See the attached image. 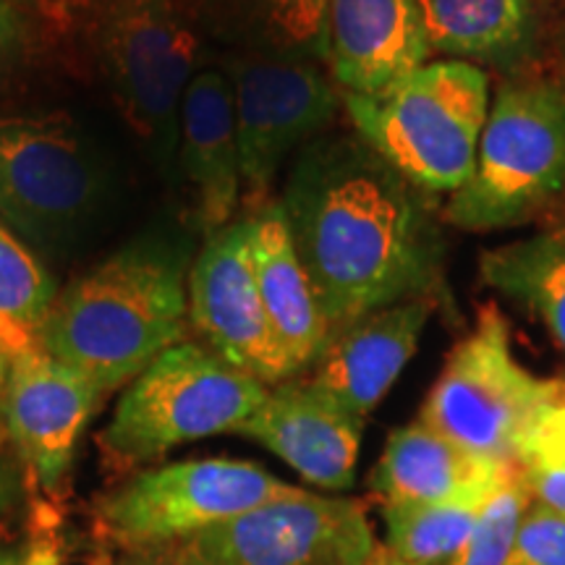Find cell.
Instances as JSON below:
<instances>
[{
	"label": "cell",
	"instance_id": "cell-1",
	"mask_svg": "<svg viewBox=\"0 0 565 565\" xmlns=\"http://www.w3.org/2000/svg\"><path fill=\"white\" fill-rule=\"evenodd\" d=\"M278 202L330 338L374 309L433 296L443 259L433 210L359 134L309 141Z\"/></svg>",
	"mask_w": 565,
	"mask_h": 565
},
{
	"label": "cell",
	"instance_id": "cell-2",
	"mask_svg": "<svg viewBox=\"0 0 565 565\" xmlns=\"http://www.w3.org/2000/svg\"><path fill=\"white\" fill-rule=\"evenodd\" d=\"M189 249L145 236L55 296L38 345L108 395L189 333Z\"/></svg>",
	"mask_w": 565,
	"mask_h": 565
},
{
	"label": "cell",
	"instance_id": "cell-3",
	"mask_svg": "<svg viewBox=\"0 0 565 565\" xmlns=\"http://www.w3.org/2000/svg\"><path fill=\"white\" fill-rule=\"evenodd\" d=\"M477 63L429 61L377 95H345L353 129L424 194H454L475 173L490 113Z\"/></svg>",
	"mask_w": 565,
	"mask_h": 565
},
{
	"label": "cell",
	"instance_id": "cell-4",
	"mask_svg": "<svg viewBox=\"0 0 565 565\" xmlns=\"http://www.w3.org/2000/svg\"><path fill=\"white\" fill-rule=\"evenodd\" d=\"M565 194V87L540 76L494 92L471 179L445 204L448 223L490 233L521 225Z\"/></svg>",
	"mask_w": 565,
	"mask_h": 565
},
{
	"label": "cell",
	"instance_id": "cell-5",
	"mask_svg": "<svg viewBox=\"0 0 565 565\" xmlns=\"http://www.w3.org/2000/svg\"><path fill=\"white\" fill-rule=\"evenodd\" d=\"M267 391L202 341L186 338L126 385L100 448L118 466L154 461L179 445L236 433L265 404Z\"/></svg>",
	"mask_w": 565,
	"mask_h": 565
},
{
	"label": "cell",
	"instance_id": "cell-6",
	"mask_svg": "<svg viewBox=\"0 0 565 565\" xmlns=\"http://www.w3.org/2000/svg\"><path fill=\"white\" fill-rule=\"evenodd\" d=\"M103 154L63 110L0 113V223L38 249L74 242L103 210Z\"/></svg>",
	"mask_w": 565,
	"mask_h": 565
},
{
	"label": "cell",
	"instance_id": "cell-7",
	"mask_svg": "<svg viewBox=\"0 0 565 565\" xmlns=\"http://www.w3.org/2000/svg\"><path fill=\"white\" fill-rule=\"evenodd\" d=\"M82 6L124 121L171 171L181 100L200 55L192 26L175 0H82Z\"/></svg>",
	"mask_w": 565,
	"mask_h": 565
},
{
	"label": "cell",
	"instance_id": "cell-8",
	"mask_svg": "<svg viewBox=\"0 0 565 565\" xmlns=\"http://www.w3.org/2000/svg\"><path fill=\"white\" fill-rule=\"evenodd\" d=\"M565 380L536 377L515 359L511 328L494 303L479 309L477 324L445 359L419 408V422L450 440L513 463L536 414L563 393Z\"/></svg>",
	"mask_w": 565,
	"mask_h": 565
},
{
	"label": "cell",
	"instance_id": "cell-9",
	"mask_svg": "<svg viewBox=\"0 0 565 565\" xmlns=\"http://www.w3.org/2000/svg\"><path fill=\"white\" fill-rule=\"evenodd\" d=\"M263 466L202 458L154 466L97 500L95 521L124 553L171 545L254 508L294 494Z\"/></svg>",
	"mask_w": 565,
	"mask_h": 565
},
{
	"label": "cell",
	"instance_id": "cell-10",
	"mask_svg": "<svg viewBox=\"0 0 565 565\" xmlns=\"http://www.w3.org/2000/svg\"><path fill=\"white\" fill-rule=\"evenodd\" d=\"M359 500L296 490L171 545L141 550L168 565H364L374 547Z\"/></svg>",
	"mask_w": 565,
	"mask_h": 565
},
{
	"label": "cell",
	"instance_id": "cell-11",
	"mask_svg": "<svg viewBox=\"0 0 565 565\" xmlns=\"http://www.w3.org/2000/svg\"><path fill=\"white\" fill-rule=\"evenodd\" d=\"M242 192L254 210L270 202L280 168L333 121L343 95L299 55H242L228 63Z\"/></svg>",
	"mask_w": 565,
	"mask_h": 565
},
{
	"label": "cell",
	"instance_id": "cell-12",
	"mask_svg": "<svg viewBox=\"0 0 565 565\" xmlns=\"http://www.w3.org/2000/svg\"><path fill=\"white\" fill-rule=\"evenodd\" d=\"M249 233L246 215L204 238L189 267V328L231 366L273 387L294 372L259 299Z\"/></svg>",
	"mask_w": 565,
	"mask_h": 565
},
{
	"label": "cell",
	"instance_id": "cell-13",
	"mask_svg": "<svg viewBox=\"0 0 565 565\" xmlns=\"http://www.w3.org/2000/svg\"><path fill=\"white\" fill-rule=\"evenodd\" d=\"M0 398L21 461L42 490H58L103 393L84 374L32 345L11 356Z\"/></svg>",
	"mask_w": 565,
	"mask_h": 565
},
{
	"label": "cell",
	"instance_id": "cell-14",
	"mask_svg": "<svg viewBox=\"0 0 565 565\" xmlns=\"http://www.w3.org/2000/svg\"><path fill=\"white\" fill-rule=\"evenodd\" d=\"M233 435L263 445L309 484L341 492L351 490L356 479L364 419L345 412L299 374L273 385L265 404Z\"/></svg>",
	"mask_w": 565,
	"mask_h": 565
},
{
	"label": "cell",
	"instance_id": "cell-15",
	"mask_svg": "<svg viewBox=\"0 0 565 565\" xmlns=\"http://www.w3.org/2000/svg\"><path fill=\"white\" fill-rule=\"evenodd\" d=\"M435 307V296H414L359 317L330 338L307 383L366 419L414 359Z\"/></svg>",
	"mask_w": 565,
	"mask_h": 565
},
{
	"label": "cell",
	"instance_id": "cell-16",
	"mask_svg": "<svg viewBox=\"0 0 565 565\" xmlns=\"http://www.w3.org/2000/svg\"><path fill=\"white\" fill-rule=\"evenodd\" d=\"M429 55L416 0H328V63L345 95H377Z\"/></svg>",
	"mask_w": 565,
	"mask_h": 565
},
{
	"label": "cell",
	"instance_id": "cell-17",
	"mask_svg": "<svg viewBox=\"0 0 565 565\" xmlns=\"http://www.w3.org/2000/svg\"><path fill=\"white\" fill-rule=\"evenodd\" d=\"M175 160L194 194L202 231L210 236L233 223L244 192L233 87L225 71L200 68L189 82L179 110Z\"/></svg>",
	"mask_w": 565,
	"mask_h": 565
},
{
	"label": "cell",
	"instance_id": "cell-18",
	"mask_svg": "<svg viewBox=\"0 0 565 565\" xmlns=\"http://www.w3.org/2000/svg\"><path fill=\"white\" fill-rule=\"evenodd\" d=\"M252 265L257 275L259 299H263L267 322L275 341L299 377L312 366L330 341L320 303L312 282L303 270L299 254L288 233L286 215L278 200H270L249 215Z\"/></svg>",
	"mask_w": 565,
	"mask_h": 565
},
{
	"label": "cell",
	"instance_id": "cell-19",
	"mask_svg": "<svg viewBox=\"0 0 565 565\" xmlns=\"http://www.w3.org/2000/svg\"><path fill=\"white\" fill-rule=\"evenodd\" d=\"M505 469L508 463L471 454L416 419L387 437L370 487L380 505L445 503L490 492Z\"/></svg>",
	"mask_w": 565,
	"mask_h": 565
},
{
	"label": "cell",
	"instance_id": "cell-20",
	"mask_svg": "<svg viewBox=\"0 0 565 565\" xmlns=\"http://www.w3.org/2000/svg\"><path fill=\"white\" fill-rule=\"evenodd\" d=\"M479 275L494 291L540 317L565 353V231L534 233L487 249Z\"/></svg>",
	"mask_w": 565,
	"mask_h": 565
},
{
	"label": "cell",
	"instance_id": "cell-21",
	"mask_svg": "<svg viewBox=\"0 0 565 565\" xmlns=\"http://www.w3.org/2000/svg\"><path fill=\"white\" fill-rule=\"evenodd\" d=\"M433 53L454 61L503 58L534 26V0H416Z\"/></svg>",
	"mask_w": 565,
	"mask_h": 565
},
{
	"label": "cell",
	"instance_id": "cell-22",
	"mask_svg": "<svg viewBox=\"0 0 565 565\" xmlns=\"http://www.w3.org/2000/svg\"><path fill=\"white\" fill-rule=\"evenodd\" d=\"M490 492L445 503L383 505L387 550L412 565H448L463 547Z\"/></svg>",
	"mask_w": 565,
	"mask_h": 565
},
{
	"label": "cell",
	"instance_id": "cell-23",
	"mask_svg": "<svg viewBox=\"0 0 565 565\" xmlns=\"http://www.w3.org/2000/svg\"><path fill=\"white\" fill-rule=\"evenodd\" d=\"M55 296L51 273L9 225L0 223V343L11 356L38 345Z\"/></svg>",
	"mask_w": 565,
	"mask_h": 565
},
{
	"label": "cell",
	"instance_id": "cell-24",
	"mask_svg": "<svg viewBox=\"0 0 565 565\" xmlns=\"http://www.w3.org/2000/svg\"><path fill=\"white\" fill-rule=\"evenodd\" d=\"M532 503V492L521 477V469L508 463L505 475L479 508L463 547L448 565H508L521 521Z\"/></svg>",
	"mask_w": 565,
	"mask_h": 565
},
{
	"label": "cell",
	"instance_id": "cell-25",
	"mask_svg": "<svg viewBox=\"0 0 565 565\" xmlns=\"http://www.w3.org/2000/svg\"><path fill=\"white\" fill-rule=\"evenodd\" d=\"M513 463L536 505L565 513V387L536 414Z\"/></svg>",
	"mask_w": 565,
	"mask_h": 565
},
{
	"label": "cell",
	"instance_id": "cell-26",
	"mask_svg": "<svg viewBox=\"0 0 565 565\" xmlns=\"http://www.w3.org/2000/svg\"><path fill=\"white\" fill-rule=\"evenodd\" d=\"M249 6L282 47L328 61V0H249Z\"/></svg>",
	"mask_w": 565,
	"mask_h": 565
},
{
	"label": "cell",
	"instance_id": "cell-27",
	"mask_svg": "<svg viewBox=\"0 0 565 565\" xmlns=\"http://www.w3.org/2000/svg\"><path fill=\"white\" fill-rule=\"evenodd\" d=\"M508 565H565V513L532 503Z\"/></svg>",
	"mask_w": 565,
	"mask_h": 565
},
{
	"label": "cell",
	"instance_id": "cell-28",
	"mask_svg": "<svg viewBox=\"0 0 565 565\" xmlns=\"http://www.w3.org/2000/svg\"><path fill=\"white\" fill-rule=\"evenodd\" d=\"M26 51V24L13 0H0V82L19 66Z\"/></svg>",
	"mask_w": 565,
	"mask_h": 565
},
{
	"label": "cell",
	"instance_id": "cell-29",
	"mask_svg": "<svg viewBox=\"0 0 565 565\" xmlns=\"http://www.w3.org/2000/svg\"><path fill=\"white\" fill-rule=\"evenodd\" d=\"M24 3L34 6V9H40L45 17H51L58 21V24H63V21H68L76 0H24Z\"/></svg>",
	"mask_w": 565,
	"mask_h": 565
},
{
	"label": "cell",
	"instance_id": "cell-30",
	"mask_svg": "<svg viewBox=\"0 0 565 565\" xmlns=\"http://www.w3.org/2000/svg\"><path fill=\"white\" fill-rule=\"evenodd\" d=\"M21 565H63V561L61 555L55 553L53 545H47V542H34Z\"/></svg>",
	"mask_w": 565,
	"mask_h": 565
},
{
	"label": "cell",
	"instance_id": "cell-31",
	"mask_svg": "<svg viewBox=\"0 0 565 565\" xmlns=\"http://www.w3.org/2000/svg\"><path fill=\"white\" fill-rule=\"evenodd\" d=\"M364 565H412L406 563L404 557H398L393 550H387L385 542H374L370 557H366Z\"/></svg>",
	"mask_w": 565,
	"mask_h": 565
},
{
	"label": "cell",
	"instance_id": "cell-32",
	"mask_svg": "<svg viewBox=\"0 0 565 565\" xmlns=\"http://www.w3.org/2000/svg\"><path fill=\"white\" fill-rule=\"evenodd\" d=\"M121 565H168L162 561H154L150 555H141V553H124Z\"/></svg>",
	"mask_w": 565,
	"mask_h": 565
},
{
	"label": "cell",
	"instance_id": "cell-33",
	"mask_svg": "<svg viewBox=\"0 0 565 565\" xmlns=\"http://www.w3.org/2000/svg\"><path fill=\"white\" fill-rule=\"evenodd\" d=\"M9 366H11V353L3 349V343H0V391H3L6 377H9Z\"/></svg>",
	"mask_w": 565,
	"mask_h": 565
},
{
	"label": "cell",
	"instance_id": "cell-34",
	"mask_svg": "<svg viewBox=\"0 0 565 565\" xmlns=\"http://www.w3.org/2000/svg\"><path fill=\"white\" fill-rule=\"evenodd\" d=\"M6 503H9V477L0 469V511H3Z\"/></svg>",
	"mask_w": 565,
	"mask_h": 565
},
{
	"label": "cell",
	"instance_id": "cell-35",
	"mask_svg": "<svg viewBox=\"0 0 565 565\" xmlns=\"http://www.w3.org/2000/svg\"><path fill=\"white\" fill-rule=\"evenodd\" d=\"M0 565H21L19 557L9 553V550H0Z\"/></svg>",
	"mask_w": 565,
	"mask_h": 565
}]
</instances>
